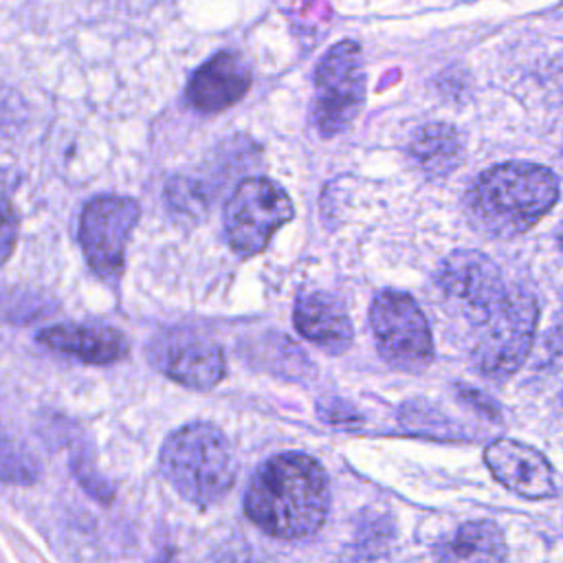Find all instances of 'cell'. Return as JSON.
I'll list each match as a JSON object with an SVG mask.
<instances>
[{
  "mask_svg": "<svg viewBox=\"0 0 563 563\" xmlns=\"http://www.w3.org/2000/svg\"><path fill=\"white\" fill-rule=\"evenodd\" d=\"M328 508V477L319 462L303 453L266 460L244 497L249 519L277 539H301L317 532Z\"/></svg>",
  "mask_w": 563,
  "mask_h": 563,
  "instance_id": "6da1fadb",
  "label": "cell"
},
{
  "mask_svg": "<svg viewBox=\"0 0 563 563\" xmlns=\"http://www.w3.org/2000/svg\"><path fill=\"white\" fill-rule=\"evenodd\" d=\"M559 178L537 163L508 161L482 172L468 189V211L488 233L512 238L534 227L556 202Z\"/></svg>",
  "mask_w": 563,
  "mask_h": 563,
  "instance_id": "7a4b0ae2",
  "label": "cell"
},
{
  "mask_svg": "<svg viewBox=\"0 0 563 563\" xmlns=\"http://www.w3.org/2000/svg\"><path fill=\"white\" fill-rule=\"evenodd\" d=\"M161 471L189 501L207 506L222 499L235 479V457L227 435L209 422L176 429L161 449Z\"/></svg>",
  "mask_w": 563,
  "mask_h": 563,
  "instance_id": "3957f363",
  "label": "cell"
},
{
  "mask_svg": "<svg viewBox=\"0 0 563 563\" xmlns=\"http://www.w3.org/2000/svg\"><path fill=\"white\" fill-rule=\"evenodd\" d=\"M365 97L361 46L354 40L336 42L314 68L312 121L330 139L352 125Z\"/></svg>",
  "mask_w": 563,
  "mask_h": 563,
  "instance_id": "277c9868",
  "label": "cell"
},
{
  "mask_svg": "<svg viewBox=\"0 0 563 563\" xmlns=\"http://www.w3.org/2000/svg\"><path fill=\"white\" fill-rule=\"evenodd\" d=\"M539 308L528 290L506 292L499 308L484 321V332L473 347V363L477 372L493 380H506L526 361Z\"/></svg>",
  "mask_w": 563,
  "mask_h": 563,
  "instance_id": "5b68a950",
  "label": "cell"
},
{
  "mask_svg": "<svg viewBox=\"0 0 563 563\" xmlns=\"http://www.w3.org/2000/svg\"><path fill=\"white\" fill-rule=\"evenodd\" d=\"M380 356L400 372H420L433 358V341L418 303L398 290L380 292L369 308Z\"/></svg>",
  "mask_w": 563,
  "mask_h": 563,
  "instance_id": "8992f818",
  "label": "cell"
},
{
  "mask_svg": "<svg viewBox=\"0 0 563 563\" xmlns=\"http://www.w3.org/2000/svg\"><path fill=\"white\" fill-rule=\"evenodd\" d=\"M292 213L288 194L275 180L246 178L233 189L224 207L227 240L244 255L260 253Z\"/></svg>",
  "mask_w": 563,
  "mask_h": 563,
  "instance_id": "52a82bcc",
  "label": "cell"
},
{
  "mask_svg": "<svg viewBox=\"0 0 563 563\" xmlns=\"http://www.w3.org/2000/svg\"><path fill=\"white\" fill-rule=\"evenodd\" d=\"M141 207L130 196H97L79 218V244L88 266L108 282H117L125 264V246L139 222Z\"/></svg>",
  "mask_w": 563,
  "mask_h": 563,
  "instance_id": "ba28073f",
  "label": "cell"
},
{
  "mask_svg": "<svg viewBox=\"0 0 563 563\" xmlns=\"http://www.w3.org/2000/svg\"><path fill=\"white\" fill-rule=\"evenodd\" d=\"M147 358L167 378L198 391L216 387L224 376L220 345L187 328H169L152 336Z\"/></svg>",
  "mask_w": 563,
  "mask_h": 563,
  "instance_id": "9c48e42d",
  "label": "cell"
},
{
  "mask_svg": "<svg viewBox=\"0 0 563 563\" xmlns=\"http://www.w3.org/2000/svg\"><path fill=\"white\" fill-rule=\"evenodd\" d=\"M449 301L471 321H486L504 301L506 288L499 266L479 251L451 253L438 273Z\"/></svg>",
  "mask_w": 563,
  "mask_h": 563,
  "instance_id": "30bf717a",
  "label": "cell"
},
{
  "mask_svg": "<svg viewBox=\"0 0 563 563\" xmlns=\"http://www.w3.org/2000/svg\"><path fill=\"white\" fill-rule=\"evenodd\" d=\"M251 66L235 51H220L194 70L187 101L200 112H220L235 106L251 88Z\"/></svg>",
  "mask_w": 563,
  "mask_h": 563,
  "instance_id": "8fae6325",
  "label": "cell"
},
{
  "mask_svg": "<svg viewBox=\"0 0 563 563\" xmlns=\"http://www.w3.org/2000/svg\"><path fill=\"white\" fill-rule=\"evenodd\" d=\"M490 473L510 490L528 499L554 495V475L548 460L532 446L515 440H495L484 451Z\"/></svg>",
  "mask_w": 563,
  "mask_h": 563,
  "instance_id": "7c38bea8",
  "label": "cell"
},
{
  "mask_svg": "<svg viewBox=\"0 0 563 563\" xmlns=\"http://www.w3.org/2000/svg\"><path fill=\"white\" fill-rule=\"evenodd\" d=\"M37 341L53 352L68 354L95 365H110L128 354V339L110 325H51L37 332Z\"/></svg>",
  "mask_w": 563,
  "mask_h": 563,
  "instance_id": "4fadbf2b",
  "label": "cell"
},
{
  "mask_svg": "<svg viewBox=\"0 0 563 563\" xmlns=\"http://www.w3.org/2000/svg\"><path fill=\"white\" fill-rule=\"evenodd\" d=\"M292 319L308 341L330 352H343L352 343L350 317L343 303L330 292L312 290L299 295Z\"/></svg>",
  "mask_w": 563,
  "mask_h": 563,
  "instance_id": "5bb4252c",
  "label": "cell"
},
{
  "mask_svg": "<svg viewBox=\"0 0 563 563\" xmlns=\"http://www.w3.org/2000/svg\"><path fill=\"white\" fill-rule=\"evenodd\" d=\"M438 563H506V541L493 521H468L438 545Z\"/></svg>",
  "mask_w": 563,
  "mask_h": 563,
  "instance_id": "9a60e30c",
  "label": "cell"
},
{
  "mask_svg": "<svg viewBox=\"0 0 563 563\" xmlns=\"http://www.w3.org/2000/svg\"><path fill=\"white\" fill-rule=\"evenodd\" d=\"M409 154L429 176H444L462 163L464 143L453 125L444 121H431L416 128L409 141Z\"/></svg>",
  "mask_w": 563,
  "mask_h": 563,
  "instance_id": "2e32d148",
  "label": "cell"
},
{
  "mask_svg": "<svg viewBox=\"0 0 563 563\" xmlns=\"http://www.w3.org/2000/svg\"><path fill=\"white\" fill-rule=\"evenodd\" d=\"M40 477L37 460L9 431L0 427V482L33 484Z\"/></svg>",
  "mask_w": 563,
  "mask_h": 563,
  "instance_id": "e0dca14e",
  "label": "cell"
},
{
  "mask_svg": "<svg viewBox=\"0 0 563 563\" xmlns=\"http://www.w3.org/2000/svg\"><path fill=\"white\" fill-rule=\"evenodd\" d=\"M15 238H18V218L13 213L11 202L0 194V264H4L13 253Z\"/></svg>",
  "mask_w": 563,
  "mask_h": 563,
  "instance_id": "ac0fdd59",
  "label": "cell"
},
{
  "mask_svg": "<svg viewBox=\"0 0 563 563\" xmlns=\"http://www.w3.org/2000/svg\"><path fill=\"white\" fill-rule=\"evenodd\" d=\"M209 563H273V561L244 543H235L216 552V556Z\"/></svg>",
  "mask_w": 563,
  "mask_h": 563,
  "instance_id": "d6986e66",
  "label": "cell"
},
{
  "mask_svg": "<svg viewBox=\"0 0 563 563\" xmlns=\"http://www.w3.org/2000/svg\"><path fill=\"white\" fill-rule=\"evenodd\" d=\"M457 389H460L464 402L475 405V407H477L484 416H488V418H497V407H495L490 400H486L484 394H479V391L473 389V387H457Z\"/></svg>",
  "mask_w": 563,
  "mask_h": 563,
  "instance_id": "ffe728a7",
  "label": "cell"
},
{
  "mask_svg": "<svg viewBox=\"0 0 563 563\" xmlns=\"http://www.w3.org/2000/svg\"><path fill=\"white\" fill-rule=\"evenodd\" d=\"M561 246H563V233H561Z\"/></svg>",
  "mask_w": 563,
  "mask_h": 563,
  "instance_id": "44dd1931",
  "label": "cell"
}]
</instances>
